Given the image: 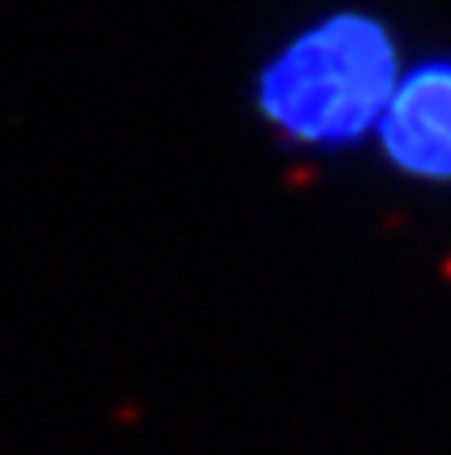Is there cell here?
Instances as JSON below:
<instances>
[{"label":"cell","mask_w":451,"mask_h":455,"mask_svg":"<svg viewBox=\"0 0 451 455\" xmlns=\"http://www.w3.org/2000/svg\"><path fill=\"white\" fill-rule=\"evenodd\" d=\"M268 96L296 132H348L388 96V52L364 28H328L280 64Z\"/></svg>","instance_id":"1"},{"label":"cell","mask_w":451,"mask_h":455,"mask_svg":"<svg viewBox=\"0 0 451 455\" xmlns=\"http://www.w3.org/2000/svg\"><path fill=\"white\" fill-rule=\"evenodd\" d=\"M388 140L407 164L447 172L451 168V72H423L392 100Z\"/></svg>","instance_id":"2"}]
</instances>
